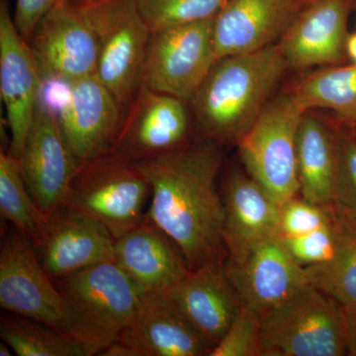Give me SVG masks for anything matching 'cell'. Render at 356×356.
Masks as SVG:
<instances>
[{
  "label": "cell",
  "instance_id": "cell-1",
  "mask_svg": "<svg viewBox=\"0 0 356 356\" xmlns=\"http://www.w3.org/2000/svg\"><path fill=\"white\" fill-rule=\"evenodd\" d=\"M220 146L201 139L158 158L134 161L151 185L146 221L177 243L191 270L227 259L224 202L217 188Z\"/></svg>",
  "mask_w": 356,
  "mask_h": 356
},
{
  "label": "cell",
  "instance_id": "cell-2",
  "mask_svg": "<svg viewBox=\"0 0 356 356\" xmlns=\"http://www.w3.org/2000/svg\"><path fill=\"white\" fill-rule=\"evenodd\" d=\"M287 67L278 43L219 58L191 102L202 139L236 144L259 118Z\"/></svg>",
  "mask_w": 356,
  "mask_h": 356
},
{
  "label": "cell",
  "instance_id": "cell-3",
  "mask_svg": "<svg viewBox=\"0 0 356 356\" xmlns=\"http://www.w3.org/2000/svg\"><path fill=\"white\" fill-rule=\"evenodd\" d=\"M69 309L70 334L86 355H99L116 341L137 310L143 293L114 261L54 280Z\"/></svg>",
  "mask_w": 356,
  "mask_h": 356
},
{
  "label": "cell",
  "instance_id": "cell-4",
  "mask_svg": "<svg viewBox=\"0 0 356 356\" xmlns=\"http://www.w3.org/2000/svg\"><path fill=\"white\" fill-rule=\"evenodd\" d=\"M151 195L136 163L110 151L79 165L64 205L97 220L117 240L145 222Z\"/></svg>",
  "mask_w": 356,
  "mask_h": 356
},
{
  "label": "cell",
  "instance_id": "cell-5",
  "mask_svg": "<svg viewBox=\"0 0 356 356\" xmlns=\"http://www.w3.org/2000/svg\"><path fill=\"white\" fill-rule=\"evenodd\" d=\"M76 6L95 33L96 76L121 106L132 102L143 88L152 34L140 17L135 0H95Z\"/></svg>",
  "mask_w": 356,
  "mask_h": 356
},
{
  "label": "cell",
  "instance_id": "cell-6",
  "mask_svg": "<svg viewBox=\"0 0 356 356\" xmlns=\"http://www.w3.org/2000/svg\"><path fill=\"white\" fill-rule=\"evenodd\" d=\"M264 356L348 355L343 307L310 283L261 320Z\"/></svg>",
  "mask_w": 356,
  "mask_h": 356
},
{
  "label": "cell",
  "instance_id": "cell-7",
  "mask_svg": "<svg viewBox=\"0 0 356 356\" xmlns=\"http://www.w3.org/2000/svg\"><path fill=\"white\" fill-rule=\"evenodd\" d=\"M305 112L290 91L276 96L236 143L245 172L280 205L299 195L297 136Z\"/></svg>",
  "mask_w": 356,
  "mask_h": 356
},
{
  "label": "cell",
  "instance_id": "cell-8",
  "mask_svg": "<svg viewBox=\"0 0 356 356\" xmlns=\"http://www.w3.org/2000/svg\"><path fill=\"white\" fill-rule=\"evenodd\" d=\"M214 18L152 32L143 88L191 102L218 58Z\"/></svg>",
  "mask_w": 356,
  "mask_h": 356
},
{
  "label": "cell",
  "instance_id": "cell-9",
  "mask_svg": "<svg viewBox=\"0 0 356 356\" xmlns=\"http://www.w3.org/2000/svg\"><path fill=\"white\" fill-rule=\"evenodd\" d=\"M0 307L72 337L64 296L44 270L29 236L14 227L0 250Z\"/></svg>",
  "mask_w": 356,
  "mask_h": 356
},
{
  "label": "cell",
  "instance_id": "cell-10",
  "mask_svg": "<svg viewBox=\"0 0 356 356\" xmlns=\"http://www.w3.org/2000/svg\"><path fill=\"white\" fill-rule=\"evenodd\" d=\"M18 161L33 200L48 219L64 206L81 163L65 140L58 115L41 98Z\"/></svg>",
  "mask_w": 356,
  "mask_h": 356
},
{
  "label": "cell",
  "instance_id": "cell-11",
  "mask_svg": "<svg viewBox=\"0 0 356 356\" xmlns=\"http://www.w3.org/2000/svg\"><path fill=\"white\" fill-rule=\"evenodd\" d=\"M43 79L70 84L95 74V33L76 3L58 0L40 19L29 41Z\"/></svg>",
  "mask_w": 356,
  "mask_h": 356
},
{
  "label": "cell",
  "instance_id": "cell-12",
  "mask_svg": "<svg viewBox=\"0 0 356 356\" xmlns=\"http://www.w3.org/2000/svg\"><path fill=\"white\" fill-rule=\"evenodd\" d=\"M43 81L29 42L16 28L8 0H0V93L11 133L8 153L17 159L41 98Z\"/></svg>",
  "mask_w": 356,
  "mask_h": 356
},
{
  "label": "cell",
  "instance_id": "cell-13",
  "mask_svg": "<svg viewBox=\"0 0 356 356\" xmlns=\"http://www.w3.org/2000/svg\"><path fill=\"white\" fill-rule=\"evenodd\" d=\"M67 86L58 119L79 163L112 151L124 118L120 103L96 74Z\"/></svg>",
  "mask_w": 356,
  "mask_h": 356
},
{
  "label": "cell",
  "instance_id": "cell-14",
  "mask_svg": "<svg viewBox=\"0 0 356 356\" xmlns=\"http://www.w3.org/2000/svg\"><path fill=\"white\" fill-rule=\"evenodd\" d=\"M184 100L142 88L130 103L112 151L133 161L158 158L188 144Z\"/></svg>",
  "mask_w": 356,
  "mask_h": 356
},
{
  "label": "cell",
  "instance_id": "cell-15",
  "mask_svg": "<svg viewBox=\"0 0 356 356\" xmlns=\"http://www.w3.org/2000/svg\"><path fill=\"white\" fill-rule=\"evenodd\" d=\"M115 241L102 222L64 205L46 220L34 247L44 270L56 280L113 261Z\"/></svg>",
  "mask_w": 356,
  "mask_h": 356
},
{
  "label": "cell",
  "instance_id": "cell-16",
  "mask_svg": "<svg viewBox=\"0 0 356 356\" xmlns=\"http://www.w3.org/2000/svg\"><path fill=\"white\" fill-rule=\"evenodd\" d=\"M226 268L243 310L259 321L309 284L305 268L293 259L280 235L259 243L241 264L226 259Z\"/></svg>",
  "mask_w": 356,
  "mask_h": 356
},
{
  "label": "cell",
  "instance_id": "cell-17",
  "mask_svg": "<svg viewBox=\"0 0 356 356\" xmlns=\"http://www.w3.org/2000/svg\"><path fill=\"white\" fill-rule=\"evenodd\" d=\"M116 341L135 356H206L214 348L170 297L161 292L143 294Z\"/></svg>",
  "mask_w": 356,
  "mask_h": 356
},
{
  "label": "cell",
  "instance_id": "cell-18",
  "mask_svg": "<svg viewBox=\"0 0 356 356\" xmlns=\"http://www.w3.org/2000/svg\"><path fill=\"white\" fill-rule=\"evenodd\" d=\"M356 0H315L300 9L280 40L288 67L337 64L346 57L348 24Z\"/></svg>",
  "mask_w": 356,
  "mask_h": 356
},
{
  "label": "cell",
  "instance_id": "cell-19",
  "mask_svg": "<svg viewBox=\"0 0 356 356\" xmlns=\"http://www.w3.org/2000/svg\"><path fill=\"white\" fill-rule=\"evenodd\" d=\"M224 202V243L227 261L241 264L259 243L280 235V205L261 185L238 168L227 175Z\"/></svg>",
  "mask_w": 356,
  "mask_h": 356
},
{
  "label": "cell",
  "instance_id": "cell-20",
  "mask_svg": "<svg viewBox=\"0 0 356 356\" xmlns=\"http://www.w3.org/2000/svg\"><path fill=\"white\" fill-rule=\"evenodd\" d=\"M299 10L297 0H228L214 17L218 60L275 44Z\"/></svg>",
  "mask_w": 356,
  "mask_h": 356
},
{
  "label": "cell",
  "instance_id": "cell-21",
  "mask_svg": "<svg viewBox=\"0 0 356 356\" xmlns=\"http://www.w3.org/2000/svg\"><path fill=\"white\" fill-rule=\"evenodd\" d=\"M165 293L214 348L242 309L226 259L191 270Z\"/></svg>",
  "mask_w": 356,
  "mask_h": 356
},
{
  "label": "cell",
  "instance_id": "cell-22",
  "mask_svg": "<svg viewBox=\"0 0 356 356\" xmlns=\"http://www.w3.org/2000/svg\"><path fill=\"white\" fill-rule=\"evenodd\" d=\"M113 261L144 294L168 292L191 271L177 243L146 220L115 241Z\"/></svg>",
  "mask_w": 356,
  "mask_h": 356
},
{
  "label": "cell",
  "instance_id": "cell-23",
  "mask_svg": "<svg viewBox=\"0 0 356 356\" xmlns=\"http://www.w3.org/2000/svg\"><path fill=\"white\" fill-rule=\"evenodd\" d=\"M341 131L306 111L297 136L299 195L308 202L332 207L336 197Z\"/></svg>",
  "mask_w": 356,
  "mask_h": 356
},
{
  "label": "cell",
  "instance_id": "cell-24",
  "mask_svg": "<svg viewBox=\"0 0 356 356\" xmlns=\"http://www.w3.org/2000/svg\"><path fill=\"white\" fill-rule=\"evenodd\" d=\"M337 243L329 261L306 267L308 282L341 306L356 304V215L337 210Z\"/></svg>",
  "mask_w": 356,
  "mask_h": 356
},
{
  "label": "cell",
  "instance_id": "cell-25",
  "mask_svg": "<svg viewBox=\"0 0 356 356\" xmlns=\"http://www.w3.org/2000/svg\"><path fill=\"white\" fill-rule=\"evenodd\" d=\"M305 111L332 110L344 125L356 121V65L329 67L314 72L292 90Z\"/></svg>",
  "mask_w": 356,
  "mask_h": 356
},
{
  "label": "cell",
  "instance_id": "cell-26",
  "mask_svg": "<svg viewBox=\"0 0 356 356\" xmlns=\"http://www.w3.org/2000/svg\"><path fill=\"white\" fill-rule=\"evenodd\" d=\"M0 337L18 356H88L70 334L9 312L0 318Z\"/></svg>",
  "mask_w": 356,
  "mask_h": 356
},
{
  "label": "cell",
  "instance_id": "cell-27",
  "mask_svg": "<svg viewBox=\"0 0 356 356\" xmlns=\"http://www.w3.org/2000/svg\"><path fill=\"white\" fill-rule=\"evenodd\" d=\"M0 215L34 245L39 242L47 219L28 191L19 161L3 151L0 153Z\"/></svg>",
  "mask_w": 356,
  "mask_h": 356
},
{
  "label": "cell",
  "instance_id": "cell-28",
  "mask_svg": "<svg viewBox=\"0 0 356 356\" xmlns=\"http://www.w3.org/2000/svg\"><path fill=\"white\" fill-rule=\"evenodd\" d=\"M228 0H135L140 17L151 32L217 15Z\"/></svg>",
  "mask_w": 356,
  "mask_h": 356
},
{
  "label": "cell",
  "instance_id": "cell-29",
  "mask_svg": "<svg viewBox=\"0 0 356 356\" xmlns=\"http://www.w3.org/2000/svg\"><path fill=\"white\" fill-rule=\"evenodd\" d=\"M337 219L334 210V217L331 222L315 229L305 235L281 238L286 245L293 259L300 266H318L329 261L336 252L337 243Z\"/></svg>",
  "mask_w": 356,
  "mask_h": 356
},
{
  "label": "cell",
  "instance_id": "cell-30",
  "mask_svg": "<svg viewBox=\"0 0 356 356\" xmlns=\"http://www.w3.org/2000/svg\"><path fill=\"white\" fill-rule=\"evenodd\" d=\"M334 217V206L317 205L296 196L280 205V236L292 238L305 235L329 224Z\"/></svg>",
  "mask_w": 356,
  "mask_h": 356
},
{
  "label": "cell",
  "instance_id": "cell-31",
  "mask_svg": "<svg viewBox=\"0 0 356 356\" xmlns=\"http://www.w3.org/2000/svg\"><path fill=\"white\" fill-rule=\"evenodd\" d=\"M210 356H264L261 321L241 309Z\"/></svg>",
  "mask_w": 356,
  "mask_h": 356
},
{
  "label": "cell",
  "instance_id": "cell-32",
  "mask_svg": "<svg viewBox=\"0 0 356 356\" xmlns=\"http://www.w3.org/2000/svg\"><path fill=\"white\" fill-rule=\"evenodd\" d=\"M334 207L356 215V140L341 132L339 177Z\"/></svg>",
  "mask_w": 356,
  "mask_h": 356
},
{
  "label": "cell",
  "instance_id": "cell-33",
  "mask_svg": "<svg viewBox=\"0 0 356 356\" xmlns=\"http://www.w3.org/2000/svg\"><path fill=\"white\" fill-rule=\"evenodd\" d=\"M58 0H16L14 23L20 34L28 42L31 39L40 19Z\"/></svg>",
  "mask_w": 356,
  "mask_h": 356
},
{
  "label": "cell",
  "instance_id": "cell-34",
  "mask_svg": "<svg viewBox=\"0 0 356 356\" xmlns=\"http://www.w3.org/2000/svg\"><path fill=\"white\" fill-rule=\"evenodd\" d=\"M343 307L348 355L356 356V304Z\"/></svg>",
  "mask_w": 356,
  "mask_h": 356
},
{
  "label": "cell",
  "instance_id": "cell-35",
  "mask_svg": "<svg viewBox=\"0 0 356 356\" xmlns=\"http://www.w3.org/2000/svg\"><path fill=\"white\" fill-rule=\"evenodd\" d=\"M346 56L356 65V32L350 34L346 41Z\"/></svg>",
  "mask_w": 356,
  "mask_h": 356
},
{
  "label": "cell",
  "instance_id": "cell-36",
  "mask_svg": "<svg viewBox=\"0 0 356 356\" xmlns=\"http://www.w3.org/2000/svg\"><path fill=\"white\" fill-rule=\"evenodd\" d=\"M14 351L13 348H10L8 343H6V341H2L0 343V355L1 356H11L13 355Z\"/></svg>",
  "mask_w": 356,
  "mask_h": 356
},
{
  "label": "cell",
  "instance_id": "cell-37",
  "mask_svg": "<svg viewBox=\"0 0 356 356\" xmlns=\"http://www.w3.org/2000/svg\"><path fill=\"white\" fill-rule=\"evenodd\" d=\"M346 132L350 134L351 137L356 140V121L346 125Z\"/></svg>",
  "mask_w": 356,
  "mask_h": 356
},
{
  "label": "cell",
  "instance_id": "cell-38",
  "mask_svg": "<svg viewBox=\"0 0 356 356\" xmlns=\"http://www.w3.org/2000/svg\"><path fill=\"white\" fill-rule=\"evenodd\" d=\"M315 1V0H297L298 2L299 9L304 8V7L309 6L312 2Z\"/></svg>",
  "mask_w": 356,
  "mask_h": 356
},
{
  "label": "cell",
  "instance_id": "cell-39",
  "mask_svg": "<svg viewBox=\"0 0 356 356\" xmlns=\"http://www.w3.org/2000/svg\"><path fill=\"white\" fill-rule=\"evenodd\" d=\"M70 1L74 2V3H86V2L95 1V0H70Z\"/></svg>",
  "mask_w": 356,
  "mask_h": 356
}]
</instances>
